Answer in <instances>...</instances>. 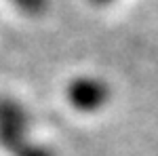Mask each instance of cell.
Instances as JSON below:
<instances>
[{
	"instance_id": "5b68a950",
	"label": "cell",
	"mask_w": 158,
	"mask_h": 156,
	"mask_svg": "<svg viewBox=\"0 0 158 156\" xmlns=\"http://www.w3.org/2000/svg\"><path fill=\"white\" fill-rule=\"evenodd\" d=\"M93 4H110V2H114V0H91Z\"/></svg>"
},
{
	"instance_id": "3957f363",
	"label": "cell",
	"mask_w": 158,
	"mask_h": 156,
	"mask_svg": "<svg viewBox=\"0 0 158 156\" xmlns=\"http://www.w3.org/2000/svg\"><path fill=\"white\" fill-rule=\"evenodd\" d=\"M11 2L30 17H38L49 9V0H11Z\"/></svg>"
},
{
	"instance_id": "277c9868",
	"label": "cell",
	"mask_w": 158,
	"mask_h": 156,
	"mask_svg": "<svg viewBox=\"0 0 158 156\" xmlns=\"http://www.w3.org/2000/svg\"><path fill=\"white\" fill-rule=\"evenodd\" d=\"M11 156H55V152L51 150L49 145L44 144H36V141H25L23 145H19Z\"/></svg>"
},
{
	"instance_id": "7a4b0ae2",
	"label": "cell",
	"mask_w": 158,
	"mask_h": 156,
	"mask_svg": "<svg viewBox=\"0 0 158 156\" xmlns=\"http://www.w3.org/2000/svg\"><path fill=\"white\" fill-rule=\"evenodd\" d=\"M65 99L78 112H97L110 101V84L97 76H78L65 86Z\"/></svg>"
},
{
	"instance_id": "6da1fadb",
	"label": "cell",
	"mask_w": 158,
	"mask_h": 156,
	"mask_svg": "<svg viewBox=\"0 0 158 156\" xmlns=\"http://www.w3.org/2000/svg\"><path fill=\"white\" fill-rule=\"evenodd\" d=\"M30 112L15 99H0V148L13 154L27 141Z\"/></svg>"
}]
</instances>
